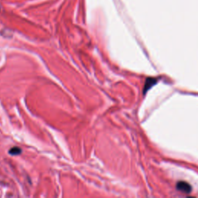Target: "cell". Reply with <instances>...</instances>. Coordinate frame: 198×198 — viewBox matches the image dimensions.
I'll return each mask as SVG.
<instances>
[{
	"label": "cell",
	"mask_w": 198,
	"mask_h": 198,
	"mask_svg": "<svg viewBox=\"0 0 198 198\" xmlns=\"http://www.w3.org/2000/svg\"><path fill=\"white\" fill-rule=\"evenodd\" d=\"M176 188L180 191L183 192V193H190L191 191V186H190V184H188L187 183L183 182V181L177 183Z\"/></svg>",
	"instance_id": "cell-1"
},
{
	"label": "cell",
	"mask_w": 198,
	"mask_h": 198,
	"mask_svg": "<svg viewBox=\"0 0 198 198\" xmlns=\"http://www.w3.org/2000/svg\"><path fill=\"white\" fill-rule=\"evenodd\" d=\"M156 79L154 78H148L146 81V84H145V87H144V90H143V92L144 94L146 93V91H148L149 89L151 88L152 86H153L154 84L156 83Z\"/></svg>",
	"instance_id": "cell-2"
},
{
	"label": "cell",
	"mask_w": 198,
	"mask_h": 198,
	"mask_svg": "<svg viewBox=\"0 0 198 198\" xmlns=\"http://www.w3.org/2000/svg\"><path fill=\"white\" fill-rule=\"evenodd\" d=\"M9 153L12 156L19 155V154H20L21 153H22V150H21L20 148H19V147H13V148H12L9 150Z\"/></svg>",
	"instance_id": "cell-3"
}]
</instances>
